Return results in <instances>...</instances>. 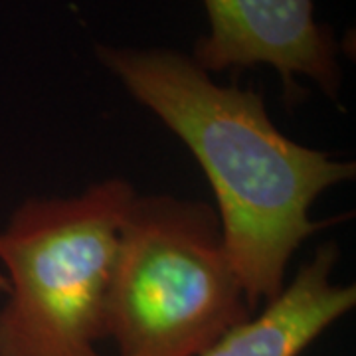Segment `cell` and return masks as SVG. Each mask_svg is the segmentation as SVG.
I'll use <instances>...</instances> for the list:
<instances>
[{"instance_id":"1","label":"cell","mask_w":356,"mask_h":356,"mask_svg":"<svg viewBox=\"0 0 356 356\" xmlns=\"http://www.w3.org/2000/svg\"><path fill=\"white\" fill-rule=\"evenodd\" d=\"M95 54L202 166L229 264L255 313L283 291L289 259L318 229L313 202L353 180L356 165L285 137L257 91L220 86L182 51L97 44Z\"/></svg>"},{"instance_id":"2","label":"cell","mask_w":356,"mask_h":356,"mask_svg":"<svg viewBox=\"0 0 356 356\" xmlns=\"http://www.w3.org/2000/svg\"><path fill=\"white\" fill-rule=\"evenodd\" d=\"M252 315L216 210L166 194L135 196L105 305V339L117 356H198Z\"/></svg>"},{"instance_id":"3","label":"cell","mask_w":356,"mask_h":356,"mask_svg":"<svg viewBox=\"0 0 356 356\" xmlns=\"http://www.w3.org/2000/svg\"><path fill=\"white\" fill-rule=\"evenodd\" d=\"M135 191L105 178L65 198H28L0 232L8 299L0 356H103L105 305Z\"/></svg>"},{"instance_id":"4","label":"cell","mask_w":356,"mask_h":356,"mask_svg":"<svg viewBox=\"0 0 356 356\" xmlns=\"http://www.w3.org/2000/svg\"><path fill=\"white\" fill-rule=\"evenodd\" d=\"M208 34L196 42L192 60L208 74L269 65L281 77L283 97L299 102L307 89L297 76L315 81L337 99L343 70L341 46L331 26L315 14V0H202Z\"/></svg>"},{"instance_id":"5","label":"cell","mask_w":356,"mask_h":356,"mask_svg":"<svg viewBox=\"0 0 356 356\" xmlns=\"http://www.w3.org/2000/svg\"><path fill=\"white\" fill-rule=\"evenodd\" d=\"M339 248L325 243L261 313L232 327L198 356H301L356 305V289L332 281Z\"/></svg>"}]
</instances>
